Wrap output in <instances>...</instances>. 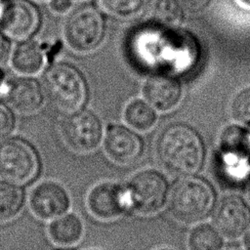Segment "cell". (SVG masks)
<instances>
[{
  "mask_svg": "<svg viewBox=\"0 0 250 250\" xmlns=\"http://www.w3.org/2000/svg\"><path fill=\"white\" fill-rule=\"evenodd\" d=\"M215 227L229 239L242 236L250 225V206L237 195L224 197L214 214Z\"/></svg>",
  "mask_w": 250,
  "mask_h": 250,
  "instance_id": "cell-9",
  "label": "cell"
},
{
  "mask_svg": "<svg viewBox=\"0 0 250 250\" xmlns=\"http://www.w3.org/2000/svg\"><path fill=\"white\" fill-rule=\"evenodd\" d=\"M243 235H244V245L247 250H250V225Z\"/></svg>",
  "mask_w": 250,
  "mask_h": 250,
  "instance_id": "cell-27",
  "label": "cell"
},
{
  "mask_svg": "<svg viewBox=\"0 0 250 250\" xmlns=\"http://www.w3.org/2000/svg\"><path fill=\"white\" fill-rule=\"evenodd\" d=\"M6 99L16 111L21 114H31L41 107L43 92L35 80L27 77H18L9 82Z\"/></svg>",
  "mask_w": 250,
  "mask_h": 250,
  "instance_id": "cell-13",
  "label": "cell"
},
{
  "mask_svg": "<svg viewBox=\"0 0 250 250\" xmlns=\"http://www.w3.org/2000/svg\"><path fill=\"white\" fill-rule=\"evenodd\" d=\"M104 23L100 12L92 6L76 8L66 19L64 38L67 45L79 53L95 50L101 43Z\"/></svg>",
  "mask_w": 250,
  "mask_h": 250,
  "instance_id": "cell-6",
  "label": "cell"
},
{
  "mask_svg": "<svg viewBox=\"0 0 250 250\" xmlns=\"http://www.w3.org/2000/svg\"><path fill=\"white\" fill-rule=\"evenodd\" d=\"M245 195H246V201L250 206V181L247 183L246 186V190H245Z\"/></svg>",
  "mask_w": 250,
  "mask_h": 250,
  "instance_id": "cell-28",
  "label": "cell"
},
{
  "mask_svg": "<svg viewBox=\"0 0 250 250\" xmlns=\"http://www.w3.org/2000/svg\"><path fill=\"white\" fill-rule=\"evenodd\" d=\"M157 156L161 165L169 172L188 176L201 168L204 146L191 127L174 124L161 133L157 143Z\"/></svg>",
  "mask_w": 250,
  "mask_h": 250,
  "instance_id": "cell-1",
  "label": "cell"
},
{
  "mask_svg": "<svg viewBox=\"0 0 250 250\" xmlns=\"http://www.w3.org/2000/svg\"><path fill=\"white\" fill-rule=\"evenodd\" d=\"M149 15L160 26L174 27L181 21V5L178 0H152Z\"/></svg>",
  "mask_w": 250,
  "mask_h": 250,
  "instance_id": "cell-21",
  "label": "cell"
},
{
  "mask_svg": "<svg viewBox=\"0 0 250 250\" xmlns=\"http://www.w3.org/2000/svg\"><path fill=\"white\" fill-rule=\"evenodd\" d=\"M126 189L130 208L142 215H150L159 211L169 195V186L165 177L152 169L135 174Z\"/></svg>",
  "mask_w": 250,
  "mask_h": 250,
  "instance_id": "cell-5",
  "label": "cell"
},
{
  "mask_svg": "<svg viewBox=\"0 0 250 250\" xmlns=\"http://www.w3.org/2000/svg\"><path fill=\"white\" fill-rule=\"evenodd\" d=\"M178 2L188 12L195 13L204 9L209 3V0H178Z\"/></svg>",
  "mask_w": 250,
  "mask_h": 250,
  "instance_id": "cell-24",
  "label": "cell"
},
{
  "mask_svg": "<svg viewBox=\"0 0 250 250\" xmlns=\"http://www.w3.org/2000/svg\"><path fill=\"white\" fill-rule=\"evenodd\" d=\"M224 246V235L209 224L195 226L188 236V250H223Z\"/></svg>",
  "mask_w": 250,
  "mask_h": 250,
  "instance_id": "cell-17",
  "label": "cell"
},
{
  "mask_svg": "<svg viewBox=\"0 0 250 250\" xmlns=\"http://www.w3.org/2000/svg\"><path fill=\"white\" fill-rule=\"evenodd\" d=\"M2 2H3V0H0V18H1V15H2V12H3V9L4 8H2Z\"/></svg>",
  "mask_w": 250,
  "mask_h": 250,
  "instance_id": "cell-30",
  "label": "cell"
},
{
  "mask_svg": "<svg viewBox=\"0 0 250 250\" xmlns=\"http://www.w3.org/2000/svg\"><path fill=\"white\" fill-rule=\"evenodd\" d=\"M39 159L25 141L10 138L0 142V177L15 184L31 182L39 172Z\"/></svg>",
  "mask_w": 250,
  "mask_h": 250,
  "instance_id": "cell-4",
  "label": "cell"
},
{
  "mask_svg": "<svg viewBox=\"0 0 250 250\" xmlns=\"http://www.w3.org/2000/svg\"><path fill=\"white\" fill-rule=\"evenodd\" d=\"M0 78H1V76H0Z\"/></svg>",
  "mask_w": 250,
  "mask_h": 250,
  "instance_id": "cell-33",
  "label": "cell"
},
{
  "mask_svg": "<svg viewBox=\"0 0 250 250\" xmlns=\"http://www.w3.org/2000/svg\"><path fill=\"white\" fill-rule=\"evenodd\" d=\"M29 206L36 217L42 220H52L63 215L68 210L70 198L62 185L47 181L32 189Z\"/></svg>",
  "mask_w": 250,
  "mask_h": 250,
  "instance_id": "cell-10",
  "label": "cell"
},
{
  "mask_svg": "<svg viewBox=\"0 0 250 250\" xmlns=\"http://www.w3.org/2000/svg\"><path fill=\"white\" fill-rule=\"evenodd\" d=\"M143 144L131 130L121 125H111L104 137V150L107 156L116 163L130 164L139 159Z\"/></svg>",
  "mask_w": 250,
  "mask_h": 250,
  "instance_id": "cell-12",
  "label": "cell"
},
{
  "mask_svg": "<svg viewBox=\"0 0 250 250\" xmlns=\"http://www.w3.org/2000/svg\"><path fill=\"white\" fill-rule=\"evenodd\" d=\"M39 13L27 0H12L4 7L0 25L11 37L24 39L31 36L38 28Z\"/></svg>",
  "mask_w": 250,
  "mask_h": 250,
  "instance_id": "cell-11",
  "label": "cell"
},
{
  "mask_svg": "<svg viewBox=\"0 0 250 250\" xmlns=\"http://www.w3.org/2000/svg\"><path fill=\"white\" fill-rule=\"evenodd\" d=\"M45 95L54 106L63 112H76L86 100V86L80 72L67 63L51 66L43 78Z\"/></svg>",
  "mask_w": 250,
  "mask_h": 250,
  "instance_id": "cell-3",
  "label": "cell"
},
{
  "mask_svg": "<svg viewBox=\"0 0 250 250\" xmlns=\"http://www.w3.org/2000/svg\"><path fill=\"white\" fill-rule=\"evenodd\" d=\"M87 206L98 219H115L130 209L127 189L110 182L98 184L88 193Z\"/></svg>",
  "mask_w": 250,
  "mask_h": 250,
  "instance_id": "cell-8",
  "label": "cell"
},
{
  "mask_svg": "<svg viewBox=\"0 0 250 250\" xmlns=\"http://www.w3.org/2000/svg\"><path fill=\"white\" fill-rule=\"evenodd\" d=\"M215 191L211 185L197 177H186L173 187L168 195V209L181 223L195 224L212 211Z\"/></svg>",
  "mask_w": 250,
  "mask_h": 250,
  "instance_id": "cell-2",
  "label": "cell"
},
{
  "mask_svg": "<svg viewBox=\"0 0 250 250\" xmlns=\"http://www.w3.org/2000/svg\"><path fill=\"white\" fill-rule=\"evenodd\" d=\"M23 204L22 189L11 182H0V223L13 219Z\"/></svg>",
  "mask_w": 250,
  "mask_h": 250,
  "instance_id": "cell-19",
  "label": "cell"
},
{
  "mask_svg": "<svg viewBox=\"0 0 250 250\" xmlns=\"http://www.w3.org/2000/svg\"><path fill=\"white\" fill-rule=\"evenodd\" d=\"M71 7L70 0H51L50 8L53 12L58 14H63L67 12Z\"/></svg>",
  "mask_w": 250,
  "mask_h": 250,
  "instance_id": "cell-26",
  "label": "cell"
},
{
  "mask_svg": "<svg viewBox=\"0 0 250 250\" xmlns=\"http://www.w3.org/2000/svg\"><path fill=\"white\" fill-rule=\"evenodd\" d=\"M231 114L235 120L250 124V88L235 96L231 104Z\"/></svg>",
  "mask_w": 250,
  "mask_h": 250,
  "instance_id": "cell-22",
  "label": "cell"
},
{
  "mask_svg": "<svg viewBox=\"0 0 250 250\" xmlns=\"http://www.w3.org/2000/svg\"><path fill=\"white\" fill-rule=\"evenodd\" d=\"M39 1H43V0H39Z\"/></svg>",
  "mask_w": 250,
  "mask_h": 250,
  "instance_id": "cell-32",
  "label": "cell"
},
{
  "mask_svg": "<svg viewBox=\"0 0 250 250\" xmlns=\"http://www.w3.org/2000/svg\"><path fill=\"white\" fill-rule=\"evenodd\" d=\"M15 120L8 107L0 104V139L7 137L14 129Z\"/></svg>",
  "mask_w": 250,
  "mask_h": 250,
  "instance_id": "cell-23",
  "label": "cell"
},
{
  "mask_svg": "<svg viewBox=\"0 0 250 250\" xmlns=\"http://www.w3.org/2000/svg\"><path fill=\"white\" fill-rule=\"evenodd\" d=\"M157 250H173L171 248H160V249H157Z\"/></svg>",
  "mask_w": 250,
  "mask_h": 250,
  "instance_id": "cell-31",
  "label": "cell"
},
{
  "mask_svg": "<svg viewBox=\"0 0 250 250\" xmlns=\"http://www.w3.org/2000/svg\"><path fill=\"white\" fill-rule=\"evenodd\" d=\"M62 134L65 143L77 152H89L98 147L102 140V125L90 111L72 113L63 121Z\"/></svg>",
  "mask_w": 250,
  "mask_h": 250,
  "instance_id": "cell-7",
  "label": "cell"
},
{
  "mask_svg": "<svg viewBox=\"0 0 250 250\" xmlns=\"http://www.w3.org/2000/svg\"><path fill=\"white\" fill-rule=\"evenodd\" d=\"M241 6L250 9V0H236Z\"/></svg>",
  "mask_w": 250,
  "mask_h": 250,
  "instance_id": "cell-29",
  "label": "cell"
},
{
  "mask_svg": "<svg viewBox=\"0 0 250 250\" xmlns=\"http://www.w3.org/2000/svg\"><path fill=\"white\" fill-rule=\"evenodd\" d=\"M45 62L41 46L35 41H23L14 50L12 65L16 71L21 74L38 73Z\"/></svg>",
  "mask_w": 250,
  "mask_h": 250,
  "instance_id": "cell-15",
  "label": "cell"
},
{
  "mask_svg": "<svg viewBox=\"0 0 250 250\" xmlns=\"http://www.w3.org/2000/svg\"><path fill=\"white\" fill-rule=\"evenodd\" d=\"M148 0H99L103 10L109 16L123 21L140 17L146 8Z\"/></svg>",
  "mask_w": 250,
  "mask_h": 250,
  "instance_id": "cell-20",
  "label": "cell"
},
{
  "mask_svg": "<svg viewBox=\"0 0 250 250\" xmlns=\"http://www.w3.org/2000/svg\"><path fill=\"white\" fill-rule=\"evenodd\" d=\"M126 123L138 131H148L156 123L154 108L142 100L130 102L124 111Z\"/></svg>",
  "mask_w": 250,
  "mask_h": 250,
  "instance_id": "cell-18",
  "label": "cell"
},
{
  "mask_svg": "<svg viewBox=\"0 0 250 250\" xmlns=\"http://www.w3.org/2000/svg\"><path fill=\"white\" fill-rule=\"evenodd\" d=\"M83 230V223L75 214L62 215L49 226L51 239L61 246H71L79 242Z\"/></svg>",
  "mask_w": 250,
  "mask_h": 250,
  "instance_id": "cell-16",
  "label": "cell"
},
{
  "mask_svg": "<svg viewBox=\"0 0 250 250\" xmlns=\"http://www.w3.org/2000/svg\"><path fill=\"white\" fill-rule=\"evenodd\" d=\"M11 54V45L8 39L0 33V64L5 63Z\"/></svg>",
  "mask_w": 250,
  "mask_h": 250,
  "instance_id": "cell-25",
  "label": "cell"
},
{
  "mask_svg": "<svg viewBox=\"0 0 250 250\" xmlns=\"http://www.w3.org/2000/svg\"><path fill=\"white\" fill-rule=\"evenodd\" d=\"M144 95L153 108L168 111L179 104L182 89L175 78L168 75H154L146 82Z\"/></svg>",
  "mask_w": 250,
  "mask_h": 250,
  "instance_id": "cell-14",
  "label": "cell"
}]
</instances>
